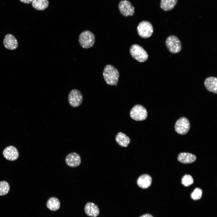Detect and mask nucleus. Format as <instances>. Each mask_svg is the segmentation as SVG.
<instances>
[{"label": "nucleus", "mask_w": 217, "mask_h": 217, "mask_svg": "<svg viewBox=\"0 0 217 217\" xmlns=\"http://www.w3.org/2000/svg\"><path fill=\"white\" fill-rule=\"evenodd\" d=\"M104 79L109 85L117 86L119 77L118 70L112 65L108 64L105 67L103 73Z\"/></svg>", "instance_id": "obj_1"}, {"label": "nucleus", "mask_w": 217, "mask_h": 217, "mask_svg": "<svg viewBox=\"0 0 217 217\" xmlns=\"http://www.w3.org/2000/svg\"><path fill=\"white\" fill-rule=\"evenodd\" d=\"M130 52L132 57L140 62L145 61L148 58V55L146 50L138 44L132 45L130 48Z\"/></svg>", "instance_id": "obj_2"}, {"label": "nucleus", "mask_w": 217, "mask_h": 217, "mask_svg": "<svg viewBox=\"0 0 217 217\" xmlns=\"http://www.w3.org/2000/svg\"><path fill=\"white\" fill-rule=\"evenodd\" d=\"M95 37L94 34L89 30L82 32L79 36V41L81 47L88 49L92 47L95 43Z\"/></svg>", "instance_id": "obj_3"}, {"label": "nucleus", "mask_w": 217, "mask_h": 217, "mask_svg": "<svg viewBox=\"0 0 217 217\" xmlns=\"http://www.w3.org/2000/svg\"><path fill=\"white\" fill-rule=\"evenodd\" d=\"M147 112L146 108L139 104L135 105L130 112L131 117L136 121H142L145 120L147 117Z\"/></svg>", "instance_id": "obj_4"}, {"label": "nucleus", "mask_w": 217, "mask_h": 217, "mask_svg": "<svg viewBox=\"0 0 217 217\" xmlns=\"http://www.w3.org/2000/svg\"><path fill=\"white\" fill-rule=\"evenodd\" d=\"M165 45L168 50L173 54L177 53L181 50L182 45L179 39L175 35H171L167 37Z\"/></svg>", "instance_id": "obj_5"}, {"label": "nucleus", "mask_w": 217, "mask_h": 217, "mask_svg": "<svg viewBox=\"0 0 217 217\" xmlns=\"http://www.w3.org/2000/svg\"><path fill=\"white\" fill-rule=\"evenodd\" d=\"M137 29L138 35L143 38L150 37L153 32L152 24L147 21H143L140 22L138 25Z\"/></svg>", "instance_id": "obj_6"}, {"label": "nucleus", "mask_w": 217, "mask_h": 217, "mask_svg": "<svg viewBox=\"0 0 217 217\" xmlns=\"http://www.w3.org/2000/svg\"><path fill=\"white\" fill-rule=\"evenodd\" d=\"M190 124L188 119L185 117H182L176 122L175 129L176 132L180 135L186 134L189 131Z\"/></svg>", "instance_id": "obj_7"}, {"label": "nucleus", "mask_w": 217, "mask_h": 217, "mask_svg": "<svg viewBox=\"0 0 217 217\" xmlns=\"http://www.w3.org/2000/svg\"><path fill=\"white\" fill-rule=\"evenodd\" d=\"M68 101L69 105L72 107H77L80 106L83 102V97L82 94L77 90H72L69 94Z\"/></svg>", "instance_id": "obj_8"}, {"label": "nucleus", "mask_w": 217, "mask_h": 217, "mask_svg": "<svg viewBox=\"0 0 217 217\" xmlns=\"http://www.w3.org/2000/svg\"><path fill=\"white\" fill-rule=\"evenodd\" d=\"M118 7L121 13L125 17L133 16L135 13L134 8L127 0H122L119 3Z\"/></svg>", "instance_id": "obj_9"}, {"label": "nucleus", "mask_w": 217, "mask_h": 217, "mask_svg": "<svg viewBox=\"0 0 217 217\" xmlns=\"http://www.w3.org/2000/svg\"><path fill=\"white\" fill-rule=\"evenodd\" d=\"M3 43L5 47L10 50H14L17 48L18 43L16 37L11 34H8L5 36Z\"/></svg>", "instance_id": "obj_10"}, {"label": "nucleus", "mask_w": 217, "mask_h": 217, "mask_svg": "<svg viewBox=\"0 0 217 217\" xmlns=\"http://www.w3.org/2000/svg\"><path fill=\"white\" fill-rule=\"evenodd\" d=\"M65 161L68 165L71 167H76L79 166L81 162L80 155L75 152L69 153L66 156Z\"/></svg>", "instance_id": "obj_11"}, {"label": "nucleus", "mask_w": 217, "mask_h": 217, "mask_svg": "<svg viewBox=\"0 0 217 217\" xmlns=\"http://www.w3.org/2000/svg\"><path fill=\"white\" fill-rule=\"evenodd\" d=\"M3 155L8 160L13 161L17 159L19 153L17 149L14 146H10L7 147L3 151Z\"/></svg>", "instance_id": "obj_12"}, {"label": "nucleus", "mask_w": 217, "mask_h": 217, "mask_svg": "<svg viewBox=\"0 0 217 217\" xmlns=\"http://www.w3.org/2000/svg\"><path fill=\"white\" fill-rule=\"evenodd\" d=\"M178 160L183 164H190L195 162L197 160L196 156L192 153H181L178 156Z\"/></svg>", "instance_id": "obj_13"}, {"label": "nucleus", "mask_w": 217, "mask_h": 217, "mask_svg": "<svg viewBox=\"0 0 217 217\" xmlns=\"http://www.w3.org/2000/svg\"><path fill=\"white\" fill-rule=\"evenodd\" d=\"M205 88L209 91L217 94V78L210 77L206 78L204 82Z\"/></svg>", "instance_id": "obj_14"}, {"label": "nucleus", "mask_w": 217, "mask_h": 217, "mask_svg": "<svg viewBox=\"0 0 217 217\" xmlns=\"http://www.w3.org/2000/svg\"><path fill=\"white\" fill-rule=\"evenodd\" d=\"M152 183V178L149 175L144 174L140 175L138 178L137 184L138 186L142 189L149 187Z\"/></svg>", "instance_id": "obj_15"}, {"label": "nucleus", "mask_w": 217, "mask_h": 217, "mask_svg": "<svg viewBox=\"0 0 217 217\" xmlns=\"http://www.w3.org/2000/svg\"><path fill=\"white\" fill-rule=\"evenodd\" d=\"M85 211L88 216L92 217H97L99 213L98 206L92 202H89L86 204L85 207Z\"/></svg>", "instance_id": "obj_16"}, {"label": "nucleus", "mask_w": 217, "mask_h": 217, "mask_svg": "<svg viewBox=\"0 0 217 217\" xmlns=\"http://www.w3.org/2000/svg\"><path fill=\"white\" fill-rule=\"evenodd\" d=\"M115 140L120 146L123 147H127L131 142L129 137L121 132L117 134L115 137Z\"/></svg>", "instance_id": "obj_17"}, {"label": "nucleus", "mask_w": 217, "mask_h": 217, "mask_svg": "<svg viewBox=\"0 0 217 217\" xmlns=\"http://www.w3.org/2000/svg\"><path fill=\"white\" fill-rule=\"evenodd\" d=\"M47 206L51 210L55 211L60 207V203L58 199L55 197L49 198L47 202Z\"/></svg>", "instance_id": "obj_18"}, {"label": "nucleus", "mask_w": 217, "mask_h": 217, "mask_svg": "<svg viewBox=\"0 0 217 217\" xmlns=\"http://www.w3.org/2000/svg\"><path fill=\"white\" fill-rule=\"evenodd\" d=\"M32 3L33 7L39 11L44 10L48 7L49 5L48 0H33Z\"/></svg>", "instance_id": "obj_19"}, {"label": "nucleus", "mask_w": 217, "mask_h": 217, "mask_svg": "<svg viewBox=\"0 0 217 217\" xmlns=\"http://www.w3.org/2000/svg\"><path fill=\"white\" fill-rule=\"evenodd\" d=\"M178 0H161V8L165 11H169L173 9L176 5Z\"/></svg>", "instance_id": "obj_20"}, {"label": "nucleus", "mask_w": 217, "mask_h": 217, "mask_svg": "<svg viewBox=\"0 0 217 217\" xmlns=\"http://www.w3.org/2000/svg\"><path fill=\"white\" fill-rule=\"evenodd\" d=\"M10 186L8 183L5 181L0 182V196L7 194L10 190Z\"/></svg>", "instance_id": "obj_21"}, {"label": "nucleus", "mask_w": 217, "mask_h": 217, "mask_svg": "<svg viewBox=\"0 0 217 217\" xmlns=\"http://www.w3.org/2000/svg\"><path fill=\"white\" fill-rule=\"evenodd\" d=\"M181 184L185 187H188L193 183V179L191 176L189 175H185L182 178Z\"/></svg>", "instance_id": "obj_22"}, {"label": "nucleus", "mask_w": 217, "mask_h": 217, "mask_svg": "<svg viewBox=\"0 0 217 217\" xmlns=\"http://www.w3.org/2000/svg\"><path fill=\"white\" fill-rule=\"evenodd\" d=\"M203 192L202 190L199 188H196L191 194V198L194 200L200 199L202 197Z\"/></svg>", "instance_id": "obj_23"}, {"label": "nucleus", "mask_w": 217, "mask_h": 217, "mask_svg": "<svg viewBox=\"0 0 217 217\" xmlns=\"http://www.w3.org/2000/svg\"><path fill=\"white\" fill-rule=\"evenodd\" d=\"M33 0H20V1L26 4H30L32 2Z\"/></svg>", "instance_id": "obj_24"}, {"label": "nucleus", "mask_w": 217, "mask_h": 217, "mask_svg": "<svg viewBox=\"0 0 217 217\" xmlns=\"http://www.w3.org/2000/svg\"><path fill=\"white\" fill-rule=\"evenodd\" d=\"M140 217H153L152 215L150 214H144Z\"/></svg>", "instance_id": "obj_25"}]
</instances>
